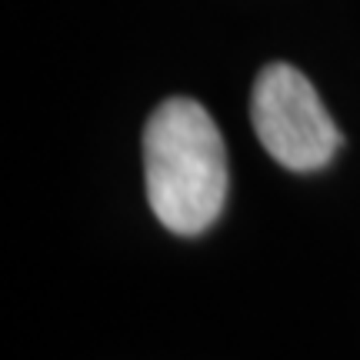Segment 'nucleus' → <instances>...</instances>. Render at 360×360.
Here are the masks:
<instances>
[{"label":"nucleus","instance_id":"nucleus-2","mask_svg":"<svg viewBox=\"0 0 360 360\" xmlns=\"http://www.w3.org/2000/svg\"><path fill=\"white\" fill-rule=\"evenodd\" d=\"M254 134L281 167L314 174L334 160L340 130L327 114L317 90L297 67L267 64L250 94Z\"/></svg>","mask_w":360,"mask_h":360},{"label":"nucleus","instance_id":"nucleus-1","mask_svg":"<svg viewBox=\"0 0 360 360\" xmlns=\"http://www.w3.org/2000/svg\"><path fill=\"white\" fill-rule=\"evenodd\" d=\"M143 180L157 220L197 237L227 200V147L214 117L191 97H170L143 127Z\"/></svg>","mask_w":360,"mask_h":360}]
</instances>
